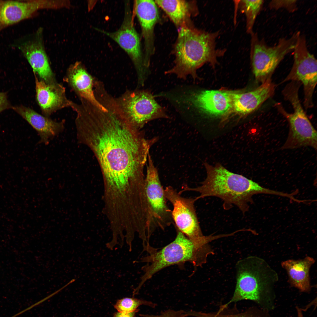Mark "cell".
<instances>
[{
    "mask_svg": "<svg viewBox=\"0 0 317 317\" xmlns=\"http://www.w3.org/2000/svg\"><path fill=\"white\" fill-rule=\"evenodd\" d=\"M178 29L193 26L191 18L198 12L195 1L155 0Z\"/></svg>",
    "mask_w": 317,
    "mask_h": 317,
    "instance_id": "obj_20",
    "label": "cell"
},
{
    "mask_svg": "<svg viewBox=\"0 0 317 317\" xmlns=\"http://www.w3.org/2000/svg\"><path fill=\"white\" fill-rule=\"evenodd\" d=\"M124 9L122 23L117 31L111 32L97 28H94L112 39L127 53L135 68L137 77V88H139L144 86L151 70L144 63L139 36L134 25L129 1H125Z\"/></svg>",
    "mask_w": 317,
    "mask_h": 317,
    "instance_id": "obj_9",
    "label": "cell"
},
{
    "mask_svg": "<svg viewBox=\"0 0 317 317\" xmlns=\"http://www.w3.org/2000/svg\"><path fill=\"white\" fill-rule=\"evenodd\" d=\"M106 109L87 102L76 108L77 139L88 147L97 159L104 192L116 196H127L144 186V167L150 148L158 139H146L144 131Z\"/></svg>",
    "mask_w": 317,
    "mask_h": 317,
    "instance_id": "obj_1",
    "label": "cell"
},
{
    "mask_svg": "<svg viewBox=\"0 0 317 317\" xmlns=\"http://www.w3.org/2000/svg\"><path fill=\"white\" fill-rule=\"evenodd\" d=\"M269 6L271 9L278 10L283 8L289 12H294L297 9V1L272 0L269 3Z\"/></svg>",
    "mask_w": 317,
    "mask_h": 317,
    "instance_id": "obj_25",
    "label": "cell"
},
{
    "mask_svg": "<svg viewBox=\"0 0 317 317\" xmlns=\"http://www.w3.org/2000/svg\"><path fill=\"white\" fill-rule=\"evenodd\" d=\"M241 9L245 15L247 32L251 35L257 17L262 7L264 1L241 0L240 1Z\"/></svg>",
    "mask_w": 317,
    "mask_h": 317,
    "instance_id": "obj_22",
    "label": "cell"
},
{
    "mask_svg": "<svg viewBox=\"0 0 317 317\" xmlns=\"http://www.w3.org/2000/svg\"><path fill=\"white\" fill-rule=\"evenodd\" d=\"M164 193L173 206L171 215L175 227L192 241L207 240L209 236L203 235L198 221L194 205L195 198L183 197L170 186L166 187Z\"/></svg>",
    "mask_w": 317,
    "mask_h": 317,
    "instance_id": "obj_12",
    "label": "cell"
},
{
    "mask_svg": "<svg viewBox=\"0 0 317 317\" xmlns=\"http://www.w3.org/2000/svg\"><path fill=\"white\" fill-rule=\"evenodd\" d=\"M94 79L82 64L77 61L68 68L66 80L80 99H84L99 108L106 109L95 97Z\"/></svg>",
    "mask_w": 317,
    "mask_h": 317,
    "instance_id": "obj_19",
    "label": "cell"
},
{
    "mask_svg": "<svg viewBox=\"0 0 317 317\" xmlns=\"http://www.w3.org/2000/svg\"><path fill=\"white\" fill-rule=\"evenodd\" d=\"M297 313V317H303L301 309L298 307H296Z\"/></svg>",
    "mask_w": 317,
    "mask_h": 317,
    "instance_id": "obj_29",
    "label": "cell"
},
{
    "mask_svg": "<svg viewBox=\"0 0 317 317\" xmlns=\"http://www.w3.org/2000/svg\"><path fill=\"white\" fill-rule=\"evenodd\" d=\"M55 1L0 0V32L33 16L39 10L55 9Z\"/></svg>",
    "mask_w": 317,
    "mask_h": 317,
    "instance_id": "obj_14",
    "label": "cell"
},
{
    "mask_svg": "<svg viewBox=\"0 0 317 317\" xmlns=\"http://www.w3.org/2000/svg\"><path fill=\"white\" fill-rule=\"evenodd\" d=\"M140 315L143 317H185L186 316L185 312L183 311H175L172 310H167L160 315L140 314Z\"/></svg>",
    "mask_w": 317,
    "mask_h": 317,
    "instance_id": "obj_26",
    "label": "cell"
},
{
    "mask_svg": "<svg viewBox=\"0 0 317 317\" xmlns=\"http://www.w3.org/2000/svg\"><path fill=\"white\" fill-rule=\"evenodd\" d=\"M275 87L271 79H269L251 91L233 92L232 113L245 116L253 112L272 96Z\"/></svg>",
    "mask_w": 317,
    "mask_h": 317,
    "instance_id": "obj_18",
    "label": "cell"
},
{
    "mask_svg": "<svg viewBox=\"0 0 317 317\" xmlns=\"http://www.w3.org/2000/svg\"><path fill=\"white\" fill-rule=\"evenodd\" d=\"M98 100L104 107L116 112L139 129L152 120L169 118L148 89L127 90L117 97L104 89L100 93Z\"/></svg>",
    "mask_w": 317,
    "mask_h": 317,
    "instance_id": "obj_6",
    "label": "cell"
},
{
    "mask_svg": "<svg viewBox=\"0 0 317 317\" xmlns=\"http://www.w3.org/2000/svg\"><path fill=\"white\" fill-rule=\"evenodd\" d=\"M34 74L36 100L44 115L49 117L59 109L70 107L72 101L67 98L64 87L56 82H45Z\"/></svg>",
    "mask_w": 317,
    "mask_h": 317,
    "instance_id": "obj_17",
    "label": "cell"
},
{
    "mask_svg": "<svg viewBox=\"0 0 317 317\" xmlns=\"http://www.w3.org/2000/svg\"><path fill=\"white\" fill-rule=\"evenodd\" d=\"M175 228L176 235L172 242L143 259L142 261L147 264L143 267L145 273L139 286V287L155 274L166 267L187 262L195 266L200 267L206 262L209 255L214 254L209 244L210 242L192 241Z\"/></svg>",
    "mask_w": 317,
    "mask_h": 317,
    "instance_id": "obj_5",
    "label": "cell"
},
{
    "mask_svg": "<svg viewBox=\"0 0 317 317\" xmlns=\"http://www.w3.org/2000/svg\"><path fill=\"white\" fill-rule=\"evenodd\" d=\"M13 106L8 100L7 92H0V113L3 111L12 109Z\"/></svg>",
    "mask_w": 317,
    "mask_h": 317,
    "instance_id": "obj_27",
    "label": "cell"
},
{
    "mask_svg": "<svg viewBox=\"0 0 317 317\" xmlns=\"http://www.w3.org/2000/svg\"><path fill=\"white\" fill-rule=\"evenodd\" d=\"M42 29H38L32 38L18 42L16 47L28 61L34 73L48 83L56 82L44 47Z\"/></svg>",
    "mask_w": 317,
    "mask_h": 317,
    "instance_id": "obj_13",
    "label": "cell"
},
{
    "mask_svg": "<svg viewBox=\"0 0 317 317\" xmlns=\"http://www.w3.org/2000/svg\"><path fill=\"white\" fill-rule=\"evenodd\" d=\"M138 309L136 311L129 313H124L117 312L113 314L112 317H135L136 313L139 311Z\"/></svg>",
    "mask_w": 317,
    "mask_h": 317,
    "instance_id": "obj_28",
    "label": "cell"
},
{
    "mask_svg": "<svg viewBox=\"0 0 317 317\" xmlns=\"http://www.w3.org/2000/svg\"><path fill=\"white\" fill-rule=\"evenodd\" d=\"M207 172L206 177L195 188L185 186L179 193L193 191L200 194L195 198L197 201L208 197L220 198L223 202L225 210L235 205L244 214L249 209V204L253 201V195L265 194L282 196L283 192L263 187L257 183L240 175L230 172L218 163L213 166L204 163Z\"/></svg>",
    "mask_w": 317,
    "mask_h": 317,
    "instance_id": "obj_2",
    "label": "cell"
},
{
    "mask_svg": "<svg viewBox=\"0 0 317 317\" xmlns=\"http://www.w3.org/2000/svg\"><path fill=\"white\" fill-rule=\"evenodd\" d=\"M293 51V65L283 82L291 81L303 85L304 105L308 109L313 106V96L317 83V60L308 50L305 37L302 35L298 37Z\"/></svg>",
    "mask_w": 317,
    "mask_h": 317,
    "instance_id": "obj_10",
    "label": "cell"
},
{
    "mask_svg": "<svg viewBox=\"0 0 317 317\" xmlns=\"http://www.w3.org/2000/svg\"><path fill=\"white\" fill-rule=\"evenodd\" d=\"M300 84L291 82L283 90L282 93L285 99L291 104L294 112H286L279 103L275 104L276 107L288 121L289 126L287 139L282 149H292L309 146L317 149V132L307 117L301 105L299 97Z\"/></svg>",
    "mask_w": 317,
    "mask_h": 317,
    "instance_id": "obj_7",
    "label": "cell"
},
{
    "mask_svg": "<svg viewBox=\"0 0 317 317\" xmlns=\"http://www.w3.org/2000/svg\"><path fill=\"white\" fill-rule=\"evenodd\" d=\"M196 317H269L265 310H251L243 313L236 314H223L220 312L216 313H205L197 312Z\"/></svg>",
    "mask_w": 317,
    "mask_h": 317,
    "instance_id": "obj_24",
    "label": "cell"
},
{
    "mask_svg": "<svg viewBox=\"0 0 317 317\" xmlns=\"http://www.w3.org/2000/svg\"><path fill=\"white\" fill-rule=\"evenodd\" d=\"M145 178L146 195L150 214V230L152 235L158 228L164 230L173 224L157 168L149 154Z\"/></svg>",
    "mask_w": 317,
    "mask_h": 317,
    "instance_id": "obj_11",
    "label": "cell"
},
{
    "mask_svg": "<svg viewBox=\"0 0 317 317\" xmlns=\"http://www.w3.org/2000/svg\"><path fill=\"white\" fill-rule=\"evenodd\" d=\"M175 47V59L173 66L165 72L185 80L190 75L198 78L197 70L205 63L214 66L217 58L224 54L223 50L216 49L215 41L218 32L209 33L194 26L178 29Z\"/></svg>",
    "mask_w": 317,
    "mask_h": 317,
    "instance_id": "obj_3",
    "label": "cell"
},
{
    "mask_svg": "<svg viewBox=\"0 0 317 317\" xmlns=\"http://www.w3.org/2000/svg\"><path fill=\"white\" fill-rule=\"evenodd\" d=\"M236 269V285L230 302L249 300L265 309L271 306L273 288L278 276L267 263L259 257L250 256L238 261Z\"/></svg>",
    "mask_w": 317,
    "mask_h": 317,
    "instance_id": "obj_4",
    "label": "cell"
},
{
    "mask_svg": "<svg viewBox=\"0 0 317 317\" xmlns=\"http://www.w3.org/2000/svg\"><path fill=\"white\" fill-rule=\"evenodd\" d=\"M144 305L151 307L155 305L149 301L134 298L125 297L118 300L114 305L118 312L129 313L137 310L139 306Z\"/></svg>",
    "mask_w": 317,
    "mask_h": 317,
    "instance_id": "obj_23",
    "label": "cell"
},
{
    "mask_svg": "<svg viewBox=\"0 0 317 317\" xmlns=\"http://www.w3.org/2000/svg\"><path fill=\"white\" fill-rule=\"evenodd\" d=\"M315 262L313 258L307 256L302 259L284 261L281 265L286 271L291 285L301 292H308L311 289L310 269Z\"/></svg>",
    "mask_w": 317,
    "mask_h": 317,
    "instance_id": "obj_21",
    "label": "cell"
},
{
    "mask_svg": "<svg viewBox=\"0 0 317 317\" xmlns=\"http://www.w3.org/2000/svg\"><path fill=\"white\" fill-rule=\"evenodd\" d=\"M24 119L36 131L39 137V144L48 145L50 141L63 132L65 129L64 120L57 121L41 115L22 105L12 108Z\"/></svg>",
    "mask_w": 317,
    "mask_h": 317,
    "instance_id": "obj_16",
    "label": "cell"
},
{
    "mask_svg": "<svg viewBox=\"0 0 317 317\" xmlns=\"http://www.w3.org/2000/svg\"><path fill=\"white\" fill-rule=\"evenodd\" d=\"M134 5V13L140 24L144 40V63L150 69V59L154 51V29L159 18L158 11L153 0H136Z\"/></svg>",
    "mask_w": 317,
    "mask_h": 317,
    "instance_id": "obj_15",
    "label": "cell"
},
{
    "mask_svg": "<svg viewBox=\"0 0 317 317\" xmlns=\"http://www.w3.org/2000/svg\"><path fill=\"white\" fill-rule=\"evenodd\" d=\"M299 31L290 38H282L277 44L269 46L256 33L251 35L250 57L252 69L257 81L262 83L271 77L275 69L284 57L293 51Z\"/></svg>",
    "mask_w": 317,
    "mask_h": 317,
    "instance_id": "obj_8",
    "label": "cell"
}]
</instances>
